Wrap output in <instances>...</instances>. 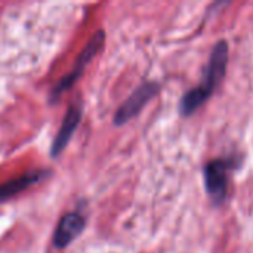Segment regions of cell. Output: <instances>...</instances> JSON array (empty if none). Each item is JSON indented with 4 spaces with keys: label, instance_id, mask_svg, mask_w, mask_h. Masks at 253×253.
Here are the masks:
<instances>
[{
    "label": "cell",
    "instance_id": "8992f818",
    "mask_svg": "<svg viewBox=\"0 0 253 253\" xmlns=\"http://www.w3.org/2000/svg\"><path fill=\"white\" fill-rule=\"evenodd\" d=\"M80 119H82V107L70 105V108H68L64 120H62V125L59 127V132L56 133V136L53 139V144L50 148L52 159H56L64 151V148L68 145L71 136L74 135V132L80 123Z\"/></svg>",
    "mask_w": 253,
    "mask_h": 253
},
{
    "label": "cell",
    "instance_id": "7a4b0ae2",
    "mask_svg": "<svg viewBox=\"0 0 253 253\" xmlns=\"http://www.w3.org/2000/svg\"><path fill=\"white\" fill-rule=\"evenodd\" d=\"M104 40H105V33H104L102 30L96 31V33L92 36L90 42L86 44V47L83 49V52L79 55V58H77V61H76V64H74L73 71H71L70 74H67L65 77H62V79L55 84V87L52 89V92H50V95H49V102H50V104H55V102L62 96V93L67 92L68 89H71V86L82 77L84 68L90 64V61L95 58V55L101 50V47H102V44H104Z\"/></svg>",
    "mask_w": 253,
    "mask_h": 253
},
{
    "label": "cell",
    "instance_id": "5b68a950",
    "mask_svg": "<svg viewBox=\"0 0 253 253\" xmlns=\"http://www.w3.org/2000/svg\"><path fill=\"white\" fill-rule=\"evenodd\" d=\"M84 224H86V221L80 213H77V212L65 213L59 219V222L53 231V239H52L53 246L59 251L65 249L68 245H71L80 236V233L84 230Z\"/></svg>",
    "mask_w": 253,
    "mask_h": 253
},
{
    "label": "cell",
    "instance_id": "3957f363",
    "mask_svg": "<svg viewBox=\"0 0 253 253\" xmlns=\"http://www.w3.org/2000/svg\"><path fill=\"white\" fill-rule=\"evenodd\" d=\"M239 165V162L231 157H219L211 160L205 166V185L211 199L215 203H222L228 193V175Z\"/></svg>",
    "mask_w": 253,
    "mask_h": 253
},
{
    "label": "cell",
    "instance_id": "52a82bcc",
    "mask_svg": "<svg viewBox=\"0 0 253 253\" xmlns=\"http://www.w3.org/2000/svg\"><path fill=\"white\" fill-rule=\"evenodd\" d=\"M50 172L49 170H44V169H40V170H31L28 173H24L15 179H10L4 184L0 185V203L1 202H6L15 196H18L19 193L25 191L27 188H30L31 185L34 184H39L40 181L46 179L47 175Z\"/></svg>",
    "mask_w": 253,
    "mask_h": 253
},
{
    "label": "cell",
    "instance_id": "6da1fadb",
    "mask_svg": "<svg viewBox=\"0 0 253 253\" xmlns=\"http://www.w3.org/2000/svg\"><path fill=\"white\" fill-rule=\"evenodd\" d=\"M228 64V43L225 40H219L211 53L208 67L205 70L203 79L199 86L188 90L182 99H181V114L182 116H191L196 113L213 93V90L218 87L221 80L225 76Z\"/></svg>",
    "mask_w": 253,
    "mask_h": 253
},
{
    "label": "cell",
    "instance_id": "277c9868",
    "mask_svg": "<svg viewBox=\"0 0 253 253\" xmlns=\"http://www.w3.org/2000/svg\"><path fill=\"white\" fill-rule=\"evenodd\" d=\"M160 90V84L157 82H145L142 83L136 90L132 92V95L120 105V108L114 114V125L122 126L127 123L130 119H133L139 111L145 107L147 102H150Z\"/></svg>",
    "mask_w": 253,
    "mask_h": 253
}]
</instances>
